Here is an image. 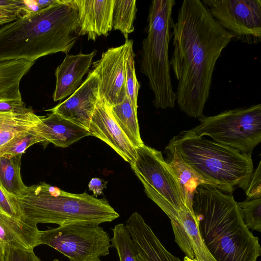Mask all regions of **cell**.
Wrapping results in <instances>:
<instances>
[{"mask_svg": "<svg viewBox=\"0 0 261 261\" xmlns=\"http://www.w3.org/2000/svg\"><path fill=\"white\" fill-rule=\"evenodd\" d=\"M171 68L177 81L178 108L199 118L210 96L214 70L233 36L213 18L200 0H185L172 26Z\"/></svg>", "mask_w": 261, "mask_h": 261, "instance_id": "1", "label": "cell"}, {"mask_svg": "<svg viewBox=\"0 0 261 261\" xmlns=\"http://www.w3.org/2000/svg\"><path fill=\"white\" fill-rule=\"evenodd\" d=\"M78 12L73 0H59L0 28V61H35L59 52L66 55L79 36Z\"/></svg>", "mask_w": 261, "mask_h": 261, "instance_id": "2", "label": "cell"}, {"mask_svg": "<svg viewBox=\"0 0 261 261\" xmlns=\"http://www.w3.org/2000/svg\"><path fill=\"white\" fill-rule=\"evenodd\" d=\"M193 209L204 243L217 261H256L260 256L258 238L245 225L231 194L200 185Z\"/></svg>", "mask_w": 261, "mask_h": 261, "instance_id": "3", "label": "cell"}, {"mask_svg": "<svg viewBox=\"0 0 261 261\" xmlns=\"http://www.w3.org/2000/svg\"><path fill=\"white\" fill-rule=\"evenodd\" d=\"M21 219L27 222L54 223L60 225L85 222L99 225L110 222L119 214L105 198L73 194L45 182L26 187L14 197Z\"/></svg>", "mask_w": 261, "mask_h": 261, "instance_id": "4", "label": "cell"}, {"mask_svg": "<svg viewBox=\"0 0 261 261\" xmlns=\"http://www.w3.org/2000/svg\"><path fill=\"white\" fill-rule=\"evenodd\" d=\"M167 146L176 148L188 164L221 191L231 194L236 186L247 189L253 172L251 153H242L204 137L179 135Z\"/></svg>", "mask_w": 261, "mask_h": 261, "instance_id": "5", "label": "cell"}, {"mask_svg": "<svg viewBox=\"0 0 261 261\" xmlns=\"http://www.w3.org/2000/svg\"><path fill=\"white\" fill-rule=\"evenodd\" d=\"M174 0H153L147 18V35L142 41L140 52L141 71L148 80L153 92V103L156 109L174 107L176 93L172 84L169 56L172 38Z\"/></svg>", "mask_w": 261, "mask_h": 261, "instance_id": "6", "label": "cell"}, {"mask_svg": "<svg viewBox=\"0 0 261 261\" xmlns=\"http://www.w3.org/2000/svg\"><path fill=\"white\" fill-rule=\"evenodd\" d=\"M196 126L183 131L182 137L207 136L213 141L249 153L261 141V105L234 108L218 114L198 118Z\"/></svg>", "mask_w": 261, "mask_h": 261, "instance_id": "7", "label": "cell"}, {"mask_svg": "<svg viewBox=\"0 0 261 261\" xmlns=\"http://www.w3.org/2000/svg\"><path fill=\"white\" fill-rule=\"evenodd\" d=\"M131 168L142 182L144 191L169 217L185 205L177 177L161 151L145 144L136 148Z\"/></svg>", "mask_w": 261, "mask_h": 261, "instance_id": "8", "label": "cell"}, {"mask_svg": "<svg viewBox=\"0 0 261 261\" xmlns=\"http://www.w3.org/2000/svg\"><path fill=\"white\" fill-rule=\"evenodd\" d=\"M48 245L70 261H101L112 247L108 233L99 225L72 223L40 231L39 245Z\"/></svg>", "mask_w": 261, "mask_h": 261, "instance_id": "9", "label": "cell"}, {"mask_svg": "<svg viewBox=\"0 0 261 261\" xmlns=\"http://www.w3.org/2000/svg\"><path fill=\"white\" fill-rule=\"evenodd\" d=\"M202 2L216 21L233 38L250 45L260 42V0Z\"/></svg>", "mask_w": 261, "mask_h": 261, "instance_id": "10", "label": "cell"}, {"mask_svg": "<svg viewBox=\"0 0 261 261\" xmlns=\"http://www.w3.org/2000/svg\"><path fill=\"white\" fill-rule=\"evenodd\" d=\"M132 41L125 39L123 44L109 48L92 63V71L99 81L100 98L110 107L122 102L126 96L125 59Z\"/></svg>", "mask_w": 261, "mask_h": 261, "instance_id": "11", "label": "cell"}, {"mask_svg": "<svg viewBox=\"0 0 261 261\" xmlns=\"http://www.w3.org/2000/svg\"><path fill=\"white\" fill-rule=\"evenodd\" d=\"M90 136L106 143L125 161L133 165L136 148L120 128L106 101L99 98L88 128Z\"/></svg>", "mask_w": 261, "mask_h": 261, "instance_id": "12", "label": "cell"}, {"mask_svg": "<svg viewBox=\"0 0 261 261\" xmlns=\"http://www.w3.org/2000/svg\"><path fill=\"white\" fill-rule=\"evenodd\" d=\"M99 98L98 79L91 70L72 94L63 102L47 111L55 113L88 129Z\"/></svg>", "mask_w": 261, "mask_h": 261, "instance_id": "13", "label": "cell"}, {"mask_svg": "<svg viewBox=\"0 0 261 261\" xmlns=\"http://www.w3.org/2000/svg\"><path fill=\"white\" fill-rule=\"evenodd\" d=\"M80 23L79 37L87 35L95 41L101 35L107 36L113 29L115 0H73Z\"/></svg>", "mask_w": 261, "mask_h": 261, "instance_id": "14", "label": "cell"}, {"mask_svg": "<svg viewBox=\"0 0 261 261\" xmlns=\"http://www.w3.org/2000/svg\"><path fill=\"white\" fill-rule=\"evenodd\" d=\"M125 226L143 261H181L165 247L138 212L130 216Z\"/></svg>", "mask_w": 261, "mask_h": 261, "instance_id": "15", "label": "cell"}, {"mask_svg": "<svg viewBox=\"0 0 261 261\" xmlns=\"http://www.w3.org/2000/svg\"><path fill=\"white\" fill-rule=\"evenodd\" d=\"M96 54V50H94L89 54L66 55L55 71L56 84L53 94L55 101L63 100L79 88Z\"/></svg>", "mask_w": 261, "mask_h": 261, "instance_id": "16", "label": "cell"}, {"mask_svg": "<svg viewBox=\"0 0 261 261\" xmlns=\"http://www.w3.org/2000/svg\"><path fill=\"white\" fill-rule=\"evenodd\" d=\"M44 144L51 143L56 146L67 147L81 139L90 136L86 128L54 113L41 117L36 125Z\"/></svg>", "mask_w": 261, "mask_h": 261, "instance_id": "17", "label": "cell"}, {"mask_svg": "<svg viewBox=\"0 0 261 261\" xmlns=\"http://www.w3.org/2000/svg\"><path fill=\"white\" fill-rule=\"evenodd\" d=\"M37 225L0 213V243L34 250L39 245Z\"/></svg>", "mask_w": 261, "mask_h": 261, "instance_id": "18", "label": "cell"}, {"mask_svg": "<svg viewBox=\"0 0 261 261\" xmlns=\"http://www.w3.org/2000/svg\"><path fill=\"white\" fill-rule=\"evenodd\" d=\"M165 149L168 151L166 160L174 170L178 179L184 204L192 214H195L193 203L197 188L201 185L212 186V184L188 164L176 148L166 146Z\"/></svg>", "mask_w": 261, "mask_h": 261, "instance_id": "19", "label": "cell"}, {"mask_svg": "<svg viewBox=\"0 0 261 261\" xmlns=\"http://www.w3.org/2000/svg\"><path fill=\"white\" fill-rule=\"evenodd\" d=\"M34 61L24 59L0 61V99H20L19 84Z\"/></svg>", "mask_w": 261, "mask_h": 261, "instance_id": "20", "label": "cell"}, {"mask_svg": "<svg viewBox=\"0 0 261 261\" xmlns=\"http://www.w3.org/2000/svg\"><path fill=\"white\" fill-rule=\"evenodd\" d=\"M40 116L29 108L0 113V147L14 137L37 125Z\"/></svg>", "mask_w": 261, "mask_h": 261, "instance_id": "21", "label": "cell"}, {"mask_svg": "<svg viewBox=\"0 0 261 261\" xmlns=\"http://www.w3.org/2000/svg\"><path fill=\"white\" fill-rule=\"evenodd\" d=\"M112 115L120 128L137 148L144 144L140 136L137 111L126 96L123 101L110 107Z\"/></svg>", "mask_w": 261, "mask_h": 261, "instance_id": "22", "label": "cell"}, {"mask_svg": "<svg viewBox=\"0 0 261 261\" xmlns=\"http://www.w3.org/2000/svg\"><path fill=\"white\" fill-rule=\"evenodd\" d=\"M21 156L0 155V185L14 197L19 196L27 187L20 174Z\"/></svg>", "mask_w": 261, "mask_h": 261, "instance_id": "23", "label": "cell"}, {"mask_svg": "<svg viewBox=\"0 0 261 261\" xmlns=\"http://www.w3.org/2000/svg\"><path fill=\"white\" fill-rule=\"evenodd\" d=\"M137 9L135 0H115L113 13V28L119 30L128 39L134 31V22Z\"/></svg>", "mask_w": 261, "mask_h": 261, "instance_id": "24", "label": "cell"}, {"mask_svg": "<svg viewBox=\"0 0 261 261\" xmlns=\"http://www.w3.org/2000/svg\"><path fill=\"white\" fill-rule=\"evenodd\" d=\"M111 229V245L116 249L119 261H137L138 252L125 225L119 223Z\"/></svg>", "mask_w": 261, "mask_h": 261, "instance_id": "25", "label": "cell"}, {"mask_svg": "<svg viewBox=\"0 0 261 261\" xmlns=\"http://www.w3.org/2000/svg\"><path fill=\"white\" fill-rule=\"evenodd\" d=\"M39 142L44 143L45 140L35 126L17 135L0 147V155L22 154L30 146Z\"/></svg>", "mask_w": 261, "mask_h": 261, "instance_id": "26", "label": "cell"}, {"mask_svg": "<svg viewBox=\"0 0 261 261\" xmlns=\"http://www.w3.org/2000/svg\"><path fill=\"white\" fill-rule=\"evenodd\" d=\"M140 85L135 72L133 41L129 44L125 59L126 94L135 109L137 111L138 95Z\"/></svg>", "mask_w": 261, "mask_h": 261, "instance_id": "27", "label": "cell"}, {"mask_svg": "<svg viewBox=\"0 0 261 261\" xmlns=\"http://www.w3.org/2000/svg\"><path fill=\"white\" fill-rule=\"evenodd\" d=\"M237 203L246 226L249 229L260 232L261 197L246 199Z\"/></svg>", "mask_w": 261, "mask_h": 261, "instance_id": "28", "label": "cell"}, {"mask_svg": "<svg viewBox=\"0 0 261 261\" xmlns=\"http://www.w3.org/2000/svg\"><path fill=\"white\" fill-rule=\"evenodd\" d=\"M4 261H41L34 250H24L4 245Z\"/></svg>", "mask_w": 261, "mask_h": 261, "instance_id": "29", "label": "cell"}, {"mask_svg": "<svg viewBox=\"0 0 261 261\" xmlns=\"http://www.w3.org/2000/svg\"><path fill=\"white\" fill-rule=\"evenodd\" d=\"M0 213L21 219L14 197L7 193L0 185Z\"/></svg>", "mask_w": 261, "mask_h": 261, "instance_id": "30", "label": "cell"}, {"mask_svg": "<svg viewBox=\"0 0 261 261\" xmlns=\"http://www.w3.org/2000/svg\"><path fill=\"white\" fill-rule=\"evenodd\" d=\"M246 199L261 197V161L253 172L248 187L245 191Z\"/></svg>", "mask_w": 261, "mask_h": 261, "instance_id": "31", "label": "cell"}, {"mask_svg": "<svg viewBox=\"0 0 261 261\" xmlns=\"http://www.w3.org/2000/svg\"><path fill=\"white\" fill-rule=\"evenodd\" d=\"M0 9L14 13L18 18L27 14L24 0H0Z\"/></svg>", "mask_w": 261, "mask_h": 261, "instance_id": "32", "label": "cell"}, {"mask_svg": "<svg viewBox=\"0 0 261 261\" xmlns=\"http://www.w3.org/2000/svg\"><path fill=\"white\" fill-rule=\"evenodd\" d=\"M25 107L22 99H0V113L7 112L22 109Z\"/></svg>", "mask_w": 261, "mask_h": 261, "instance_id": "33", "label": "cell"}, {"mask_svg": "<svg viewBox=\"0 0 261 261\" xmlns=\"http://www.w3.org/2000/svg\"><path fill=\"white\" fill-rule=\"evenodd\" d=\"M107 183V181H105L102 179L95 177L92 178L90 180L88 187L89 190L93 192V196L97 197L98 195L102 194L103 190L106 188V184Z\"/></svg>", "mask_w": 261, "mask_h": 261, "instance_id": "34", "label": "cell"}, {"mask_svg": "<svg viewBox=\"0 0 261 261\" xmlns=\"http://www.w3.org/2000/svg\"><path fill=\"white\" fill-rule=\"evenodd\" d=\"M17 18L16 14L0 9V25L10 23Z\"/></svg>", "mask_w": 261, "mask_h": 261, "instance_id": "35", "label": "cell"}, {"mask_svg": "<svg viewBox=\"0 0 261 261\" xmlns=\"http://www.w3.org/2000/svg\"><path fill=\"white\" fill-rule=\"evenodd\" d=\"M59 0H36V2L41 9L47 8L57 3Z\"/></svg>", "mask_w": 261, "mask_h": 261, "instance_id": "36", "label": "cell"}, {"mask_svg": "<svg viewBox=\"0 0 261 261\" xmlns=\"http://www.w3.org/2000/svg\"><path fill=\"white\" fill-rule=\"evenodd\" d=\"M183 261H197L195 259H192V258H190L187 256H185L184 258V260Z\"/></svg>", "mask_w": 261, "mask_h": 261, "instance_id": "37", "label": "cell"}, {"mask_svg": "<svg viewBox=\"0 0 261 261\" xmlns=\"http://www.w3.org/2000/svg\"><path fill=\"white\" fill-rule=\"evenodd\" d=\"M53 261H61V260H59L58 259H55Z\"/></svg>", "mask_w": 261, "mask_h": 261, "instance_id": "38", "label": "cell"}]
</instances>
